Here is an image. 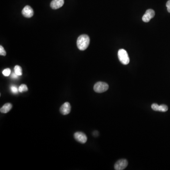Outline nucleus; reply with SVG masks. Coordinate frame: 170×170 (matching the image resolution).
I'll return each instance as SVG.
<instances>
[{"mask_svg":"<svg viewBox=\"0 0 170 170\" xmlns=\"http://www.w3.org/2000/svg\"><path fill=\"white\" fill-rule=\"evenodd\" d=\"M90 43V38L86 34H82L77 39L78 48L81 51H84L87 48Z\"/></svg>","mask_w":170,"mask_h":170,"instance_id":"obj_1","label":"nucleus"},{"mask_svg":"<svg viewBox=\"0 0 170 170\" xmlns=\"http://www.w3.org/2000/svg\"><path fill=\"white\" fill-rule=\"evenodd\" d=\"M119 59L123 64L127 65L130 62V58L127 52L123 49L119 50L118 53Z\"/></svg>","mask_w":170,"mask_h":170,"instance_id":"obj_2","label":"nucleus"},{"mask_svg":"<svg viewBox=\"0 0 170 170\" xmlns=\"http://www.w3.org/2000/svg\"><path fill=\"white\" fill-rule=\"evenodd\" d=\"M109 89V86L107 83L103 82H98L95 83L94 86V90L95 92L101 93L107 91Z\"/></svg>","mask_w":170,"mask_h":170,"instance_id":"obj_3","label":"nucleus"},{"mask_svg":"<svg viewBox=\"0 0 170 170\" xmlns=\"http://www.w3.org/2000/svg\"><path fill=\"white\" fill-rule=\"evenodd\" d=\"M74 137L77 141L82 144H84L87 141V137L83 132H76L74 135Z\"/></svg>","mask_w":170,"mask_h":170,"instance_id":"obj_4","label":"nucleus"},{"mask_svg":"<svg viewBox=\"0 0 170 170\" xmlns=\"http://www.w3.org/2000/svg\"><path fill=\"white\" fill-rule=\"evenodd\" d=\"M128 163L126 159H121L116 162L114 165V169L116 170H122L127 167Z\"/></svg>","mask_w":170,"mask_h":170,"instance_id":"obj_5","label":"nucleus"},{"mask_svg":"<svg viewBox=\"0 0 170 170\" xmlns=\"http://www.w3.org/2000/svg\"><path fill=\"white\" fill-rule=\"evenodd\" d=\"M155 15V12L153 10H147L146 11L145 14L143 16V21L145 22H149L151 18L154 17Z\"/></svg>","mask_w":170,"mask_h":170,"instance_id":"obj_6","label":"nucleus"},{"mask_svg":"<svg viewBox=\"0 0 170 170\" xmlns=\"http://www.w3.org/2000/svg\"><path fill=\"white\" fill-rule=\"evenodd\" d=\"M22 14L25 17L30 18L33 16V10L30 6L26 5L22 10Z\"/></svg>","mask_w":170,"mask_h":170,"instance_id":"obj_7","label":"nucleus"},{"mask_svg":"<svg viewBox=\"0 0 170 170\" xmlns=\"http://www.w3.org/2000/svg\"><path fill=\"white\" fill-rule=\"evenodd\" d=\"M71 106L70 103L68 102H65L61 106L60 108V112L63 115H67L70 113Z\"/></svg>","mask_w":170,"mask_h":170,"instance_id":"obj_8","label":"nucleus"},{"mask_svg":"<svg viewBox=\"0 0 170 170\" xmlns=\"http://www.w3.org/2000/svg\"><path fill=\"white\" fill-rule=\"evenodd\" d=\"M64 3V0H53L51 2L50 6L53 9L56 10L62 7Z\"/></svg>","mask_w":170,"mask_h":170,"instance_id":"obj_9","label":"nucleus"},{"mask_svg":"<svg viewBox=\"0 0 170 170\" xmlns=\"http://www.w3.org/2000/svg\"><path fill=\"white\" fill-rule=\"evenodd\" d=\"M12 104L10 103H5V105H4L1 108V113H4V114H6V113H8V111H9L10 110V109H12Z\"/></svg>","mask_w":170,"mask_h":170,"instance_id":"obj_10","label":"nucleus"},{"mask_svg":"<svg viewBox=\"0 0 170 170\" xmlns=\"http://www.w3.org/2000/svg\"><path fill=\"white\" fill-rule=\"evenodd\" d=\"M14 72L17 74L18 76H21L22 75V68L21 66L18 65H16L14 67Z\"/></svg>","mask_w":170,"mask_h":170,"instance_id":"obj_11","label":"nucleus"},{"mask_svg":"<svg viewBox=\"0 0 170 170\" xmlns=\"http://www.w3.org/2000/svg\"><path fill=\"white\" fill-rule=\"evenodd\" d=\"M28 88L26 86V85L25 84H22L20 86V87L18 88V91L22 93V92H26L28 91Z\"/></svg>","mask_w":170,"mask_h":170,"instance_id":"obj_12","label":"nucleus"},{"mask_svg":"<svg viewBox=\"0 0 170 170\" xmlns=\"http://www.w3.org/2000/svg\"><path fill=\"white\" fill-rule=\"evenodd\" d=\"M168 110V106L166 105H162L159 106V111H162V112H166V111H167Z\"/></svg>","mask_w":170,"mask_h":170,"instance_id":"obj_13","label":"nucleus"},{"mask_svg":"<svg viewBox=\"0 0 170 170\" xmlns=\"http://www.w3.org/2000/svg\"><path fill=\"white\" fill-rule=\"evenodd\" d=\"M10 73H11V70L9 68H7V69H4L3 71H2V74L4 76L8 77L10 75Z\"/></svg>","mask_w":170,"mask_h":170,"instance_id":"obj_14","label":"nucleus"},{"mask_svg":"<svg viewBox=\"0 0 170 170\" xmlns=\"http://www.w3.org/2000/svg\"><path fill=\"white\" fill-rule=\"evenodd\" d=\"M10 90L12 91L13 93L17 94L18 92V89L17 87L14 85H12L10 86Z\"/></svg>","mask_w":170,"mask_h":170,"instance_id":"obj_15","label":"nucleus"},{"mask_svg":"<svg viewBox=\"0 0 170 170\" xmlns=\"http://www.w3.org/2000/svg\"><path fill=\"white\" fill-rule=\"evenodd\" d=\"M159 106L157 103H153L151 106V108L155 111H159Z\"/></svg>","mask_w":170,"mask_h":170,"instance_id":"obj_16","label":"nucleus"},{"mask_svg":"<svg viewBox=\"0 0 170 170\" xmlns=\"http://www.w3.org/2000/svg\"><path fill=\"white\" fill-rule=\"evenodd\" d=\"M0 55H2V56H5L6 55V52L5 51L3 46L1 45L0 46Z\"/></svg>","mask_w":170,"mask_h":170,"instance_id":"obj_17","label":"nucleus"},{"mask_svg":"<svg viewBox=\"0 0 170 170\" xmlns=\"http://www.w3.org/2000/svg\"><path fill=\"white\" fill-rule=\"evenodd\" d=\"M167 8V10L169 13H170V0H169L167 2L166 4Z\"/></svg>","mask_w":170,"mask_h":170,"instance_id":"obj_18","label":"nucleus"},{"mask_svg":"<svg viewBox=\"0 0 170 170\" xmlns=\"http://www.w3.org/2000/svg\"><path fill=\"white\" fill-rule=\"evenodd\" d=\"M18 76H18V75L17 74L15 73V72H14V73H13L12 74V78H18Z\"/></svg>","mask_w":170,"mask_h":170,"instance_id":"obj_19","label":"nucleus"}]
</instances>
